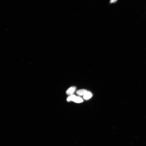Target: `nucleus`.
Wrapping results in <instances>:
<instances>
[{"label":"nucleus","instance_id":"nucleus-1","mask_svg":"<svg viewBox=\"0 0 146 146\" xmlns=\"http://www.w3.org/2000/svg\"><path fill=\"white\" fill-rule=\"evenodd\" d=\"M68 101H73L75 103H81L83 101V99L81 97L74 95H71L67 98Z\"/></svg>","mask_w":146,"mask_h":146},{"label":"nucleus","instance_id":"nucleus-2","mask_svg":"<svg viewBox=\"0 0 146 146\" xmlns=\"http://www.w3.org/2000/svg\"><path fill=\"white\" fill-rule=\"evenodd\" d=\"M76 89V88L75 87H70L67 90L66 93L68 95H72L75 92Z\"/></svg>","mask_w":146,"mask_h":146},{"label":"nucleus","instance_id":"nucleus-3","mask_svg":"<svg viewBox=\"0 0 146 146\" xmlns=\"http://www.w3.org/2000/svg\"><path fill=\"white\" fill-rule=\"evenodd\" d=\"M87 92V90L85 89H81L78 90L76 92L77 94L79 96H84Z\"/></svg>","mask_w":146,"mask_h":146},{"label":"nucleus","instance_id":"nucleus-4","mask_svg":"<svg viewBox=\"0 0 146 146\" xmlns=\"http://www.w3.org/2000/svg\"><path fill=\"white\" fill-rule=\"evenodd\" d=\"M93 96L92 93L90 92H87L83 96V98L85 100H88L91 98Z\"/></svg>","mask_w":146,"mask_h":146},{"label":"nucleus","instance_id":"nucleus-5","mask_svg":"<svg viewBox=\"0 0 146 146\" xmlns=\"http://www.w3.org/2000/svg\"><path fill=\"white\" fill-rule=\"evenodd\" d=\"M118 0H110V3L111 4L114 3L117 1Z\"/></svg>","mask_w":146,"mask_h":146}]
</instances>
